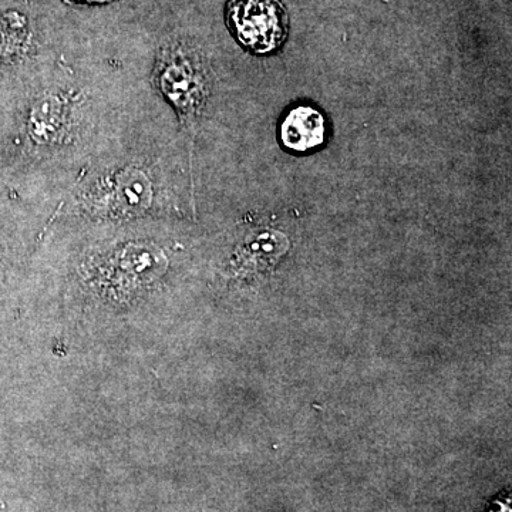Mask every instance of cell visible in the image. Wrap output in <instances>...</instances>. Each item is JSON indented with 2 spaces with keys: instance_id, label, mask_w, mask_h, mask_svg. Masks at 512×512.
I'll list each match as a JSON object with an SVG mask.
<instances>
[{
  "instance_id": "2",
  "label": "cell",
  "mask_w": 512,
  "mask_h": 512,
  "mask_svg": "<svg viewBox=\"0 0 512 512\" xmlns=\"http://www.w3.org/2000/svg\"><path fill=\"white\" fill-rule=\"evenodd\" d=\"M279 137L286 150L308 154L326 143L328 124L322 111L308 104H299L286 111L279 124Z\"/></svg>"
},
{
  "instance_id": "1",
  "label": "cell",
  "mask_w": 512,
  "mask_h": 512,
  "mask_svg": "<svg viewBox=\"0 0 512 512\" xmlns=\"http://www.w3.org/2000/svg\"><path fill=\"white\" fill-rule=\"evenodd\" d=\"M227 19L238 42L255 55L274 53L288 36V16L279 0H231Z\"/></svg>"
},
{
  "instance_id": "5",
  "label": "cell",
  "mask_w": 512,
  "mask_h": 512,
  "mask_svg": "<svg viewBox=\"0 0 512 512\" xmlns=\"http://www.w3.org/2000/svg\"><path fill=\"white\" fill-rule=\"evenodd\" d=\"M66 2H70V3H106V2H111V0H66Z\"/></svg>"
},
{
  "instance_id": "3",
  "label": "cell",
  "mask_w": 512,
  "mask_h": 512,
  "mask_svg": "<svg viewBox=\"0 0 512 512\" xmlns=\"http://www.w3.org/2000/svg\"><path fill=\"white\" fill-rule=\"evenodd\" d=\"M161 89L187 119L200 110L204 100V80L183 57H171L160 73Z\"/></svg>"
},
{
  "instance_id": "4",
  "label": "cell",
  "mask_w": 512,
  "mask_h": 512,
  "mask_svg": "<svg viewBox=\"0 0 512 512\" xmlns=\"http://www.w3.org/2000/svg\"><path fill=\"white\" fill-rule=\"evenodd\" d=\"M141 173H128L114 187V207L121 211L140 210L150 200V185Z\"/></svg>"
}]
</instances>
